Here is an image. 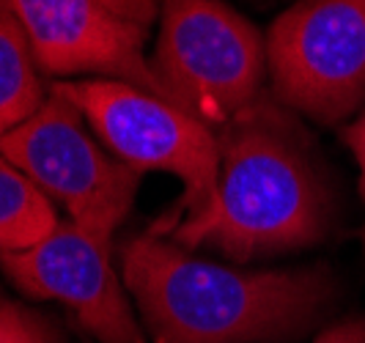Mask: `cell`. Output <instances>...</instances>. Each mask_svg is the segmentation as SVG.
Wrapping results in <instances>:
<instances>
[{
    "mask_svg": "<svg viewBox=\"0 0 365 343\" xmlns=\"http://www.w3.org/2000/svg\"><path fill=\"white\" fill-rule=\"evenodd\" d=\"M220 170L212 209L170 228L187 250L212 247L234 261H256L313 247L335 222V193L322 154L272 91L217 132Z\"/></svg>",
    "mask_w": 365,
    "mask_h": 343,
    "instance_id": "obj_1",
    "label": "cell"
},
{
    "mask_svg": "<svg viewBox=\"0 0 365 343\" xmlns=\"http://www.w3.org/2000/svg\"><path fill=\"white\" fill-rule=\"evenodd\" d=\"M124 286L154 343H264L311 329L335 300L327 267L242 272L140 234L121 247Z\"/></svg>",
    "mask_w": 365,
    "mask_h": 343,
    "instance_id": "obj_2",
    "label": "cell"
},
{
    "mask_svg": "<svg viewBox=\"0 0 365 343\" xmlns=\"http://www.w3.org/2000/svg\"><path fill=\"white\" fill-rule=\"evenodd\" d=\"M148 63L165 102L220 132L264 93L267 47L225 0H163Z\"/></svg>",
    "mask_w": 365,
    "mask_h": 343,
    "instance_id": "obj_3",
    "label": "cell"
},
{
    "mask_svg": "<svg viewBox=\"0 0 365 343\" xmlns=\"http://www.w3.org/2000/svg\"><path fill=\"white\" fill-rule=\"evenodd\" d=\"M63 91L110 151L138 173L163 170L179 176L182 200L170 215L151 225V234L168 236L182 220L203 217L217 195V132L203 127L176 105L121 80L53 83Z\"/></svg>",
    "mask_w": 365,
    "mask_h": 343,
    "instance_id": "obj_4",
    "label": "cell"
},
{
    "mask_svg": "<svg viewBox=\"0 0 365 343\" xmlns=\"http://www.w3.org/2000/svg\"><path fill=\"white\" fill-rule=\"evenodd\" d=\"M0 154L61 203L74 225L105 242L135 206L140 173L99 148L86 116L55 86L28 121L0 138Z\"/></svg>",
    "mask_w": 365,
    "mask_h": 343,
    "instance_id": "obj_5",
    "label": "cell"
},
{
    "mask_svg": "<svg viewBox=\"0 0 365 343\" xmlns=\"http://www.w3.org/2000/svg\"><path fill=\"white\" fill-rule=\"evenodd\" d=\"M272 93L322 127L365 108V0H299L264 39Z\"/></svg>",
    "mask_w": 365,
    "mask_h": 343,
    "instance_id": "obj_6",
    "label": "cell"
},
{
    "mask_svg": "<svg viewBox=\"0 0 365 343\" xmlns=\"http://www.w3.org/2000/svg\"><path fill=\"white\" fill-rule=\"evenodd\" d=\"M0 267L28 297L69 307L99 343H146L124 294L127 286L113 270L110 242L72 220H58L34 247L0 253Z\"/></svg>",
    "mask_w": 365,
    "mask_h": 343,
    "instance_id": "obj_7",
    "label": "cell"
},
{
    "mask_svg": "<svg viewBox=\"0 0 365 343\" xmlns=\"http://www.w3.org/2000/svg\"><path fill=\"white\" fill-rule=\"evenodd\" d=\"M36 63L47 74H102L163 99L151 72L146 31L102 0H11Z\"/></svg>",
    "mask_w": 365,
    "mask_h": 343,
    "instance_id": "obj_8",
    "label": "cell"
},
{
    "mask_svg": "<svg viewBox=\"0 0 365 343\" xmlns=\"http://www.w3.org/2000/svg\"><path fill=\"white\" fill-rule=\"evenodd\" d=\"M50 88L11 0H0V138L36 113Z\"/></svg>",
    "mask_w": 365,
    "mask_h": 343,
    "instance_id": "obj_9",
    "label": "cell"
},
{
    "mask_svg": "<svg viewBox=\"0 0 365 343\" xmlns=\"http://www.w3.org/2000/svg\"><path fill=\"white\" fill-rule=\"evenodd\" d=\"M55 225L53 200L0 154V253L34 247Z\"/></svg>",
    "mask_w": 365,
    "mask_h": 343,
    "instance_id": "obj_10",
    "label": "cell"
},
{
    "mask_svg": "<svg viewBox=\"0 0 365 343\" xmlns=\"http://www.w3.org/2000/svg\"><path fill=\"white\" fill-rule=\"evenodd\" d=\"M0 343H53L44 322L0 289Z\"/></svg>",
    "mask_w": 365,
    "mask_h": 343,
    "instance_id": "obj_11",
    "label": "cell"
},
{
    "mask_svg": "<svg viewBox=\"0 0 365 343\" xmlns=\"http://www.w3.org/2000/svg\"><path fill=\"white\" fill-rule=\"evenodd\" d=\"M341 140H344V145L354 154V160L360 165V198L365 200V110L363 116H357L351 124L341 127ZM357 239L363 242L365 250V225L357 231Z\"/></svg>",
    "mask_w": 365,
    "mask_h": 343,
    "instance_id": "obj_12",
    "label": "cell"
},
{
    "mask_svg": "<svg viewBox=\"0 0 365 343\" xmlns=\"http://www.w3.org/2000/svg\"><path fill=\"white\" fill-rule=\"evenodd\" d=\"M102 3L108 6L110 11H115L118 17L138 22L143 28H148L154 22V17L160 14V9H163V0H102Z\"/></svg>",
    "mask_w": 365,
    "mask_h": 343,
    "instance_id": "obj_13",
    "label": "cell"
},
{
    "mask_svg": "<svg viewBox=\"0 0 365 343\" xmlns=\"http://www.w3.org/2000/svg\"><path fill=\"white\" fill-rule=\"evenodd\" d=\"M313 343H365V316H346L335 322Z\"/></svg>",
    "mask_w": 365,
    "mask_h": 343,
    "instance_id": "obj_14",
    "label": "cell"
}]
</instances>
